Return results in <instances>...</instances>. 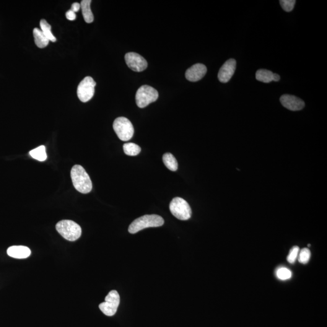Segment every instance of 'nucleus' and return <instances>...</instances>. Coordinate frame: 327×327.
Instances as JSON below:
<instances>
[{
  "mask_svg": "<svg viewBox=\"0 0 327 327\" xmlns=\"http://www.w3.org/2000/svg\"><path fill=\"white\" fill-rule=\"evenodd\" d=\"M158 97V91L154 88L147 85H142L136 93V105L139 108H144L157 101Z\"/></svg>",
  "mask_w": 327,
  "mask_h": 327,
  "instance_id": "20e7f679",
  "label": "nucleus"
},
{
  "mask_svg": "<svg viewBox=\"0 0 327 327\" xmlns=\"http://www.w3.org/2000/svg\"><path fill=\"white\" fill-rule=\"evenodd\" d=\"M280 80V76L279 75H277L276 74H274L273 75V80H272V81L274 82H279Z\"/></svg>",
  "mask_w": 327,
  "mask_h": 327,
  "instance_id": "bb28decb",
  "label": "nucleus"
},
{
  "mask_svg": "<svg viewBox=\"0 0 327 327\" xmlns=\"http://www.w3.org/2000/svg\"><path fill=\"white\" fill-rule=\"evenodd\" d=\"M281 105L292 111H299L305 107V103L294 95L285 94L280 98Z\"/></svg>",
  "mask_w": 327,
  "mask_h": 327,
  "instance_id": "9b49d317",
  "label": "nucleus"
},
{
  "mask_svg": "<svg viewBox=\"0 0 327 327\" xmlns=\"http://www.w3.org/2000/svg\"><path fill=\"white\" fill-rule=\"evenodd\" d=\"M66 17L67 19L70 21H74L77 18L75 13L73 12L71 9L68 10V11L66 13Z\"/></svg>",
  "mask_w": 327,
  "mask_h": 327,
  "instance_id": "393cba45",
  "label": "nucleus"
},
{
  "mask_svg": "<svg viewBox=\"0 0 327 327\" xmlns=\"http://www.w3.org/2000/svg\"><path fill=\"white\" fill-rule=\"evenodd\" d=\"M273 75V73L268 70L259 69L256 73V79L259 82L269 83L272 82Z\"/></svg>",
  "mask_w": 327,
  "mask_h": 327,
  "instance_id": "f3484780",
  "label": "nucleus"
},
{
  "mask_svg": "<svg viewBox=\"0 0 327 327\" xmlns=\"http://www.w3.org/2000/svg\"><path fill=\"white\" fill-rule=\"evenodd\" d=\"M29 154L35 160L39 162H45L47 159V154L46 152V147L45 145L36 148V149L31 150Z\"/></svg>",
  "mask_w": 327,
  "mask_h": 327,
  "instance_id": "a211bd4d",
  "label": "nucleus"
},
{
  "mask_svg": "<svg viewBox=\"0 0 327 327\" xmlns=\"http://www.w3.org/2000/svg\"><path fill=\"white\" fill-rule=\"evenodd\" d=\"M56 229L64 239L75 241L80 238L82 230L77 223L71 220H63L57 223Z\"/></svg>",
  "mask_w": 327,
  "mask_h": 327,
  "instance_id": "7ed1b4c3",
  "label": "nucleus"
},
{
  "mask_svg": "<svg viewBox=\"0 0 327 327\" xmlns=\"http://www.w3.org/2000/svg\"><path fill=\"white\" fill-rule=\"evenodd\" d=\"M207 67L202 64L193 65L186 72V79L191 82H196L201 80L207 73Z\"/></svg>",
  "mask_w": 327,
  "mask_h": 327,
  "instance_id": "f8f14e48",
  "label": "nucleus"
},
{
  "mask_svg": "<svg viewBox=\"0 0 327 327\" xmlns=\"http://www.w3.org/2000/svg\"><path fill=\"white\" fill-rule=\"evenodd\" d=\"M298 260L301 264H305L310 260L311 253L307 248H302L298 254Z\"/></svg>",
  "mask_w": 327,
  "mask_h": 327,
  "instance_id": "4be33fe9",
  "label": "nucleus"
},
{
  "mask_svg": "<svg viewBox=\"0 0 327 327\" xmlns=\"http://www.w3.org/2000/svg\"><path fill=\"white\" fill-rule=\"evenodd\" d=\"M113 127L114 131L122 141H129L134 136V126L131 122L125 117L116 118L113 122Z\"/></svg>",
  "mask_w": 327,
  "mask_h": 327,
  "instance_id": "423d86ee",
  "label": "nucleus"
},
{
  "mask_svg": "<svg viewBox=\"0 0 327 327\" xmlns=\"http://www.w3.org/2000/svg\"><path fill=\"white\" fill-rule=\"evenodd\" d=\"M163 160L164 164L168 169L173 171V172L177 170L178 167V162L173 155L170 154V153H167V154L163 155Z\"/></svg>",
  "mask_w": 327,
  "mask_h": 327,
  "instance_id": "dca6fc26",
  "label": "nucleus"
},
{
  "mask_svg": "<svg viewBox=\"0 0 327 327\" xmlns=\"http://www.w3.org/2000/svg\"><path fill=\"white\" fill-rule=\"evenodd\" d=\"M126 63L132 71L142 72L147 69V62L140 54L135 53H129L125 55Z\"/></svg>",
  "mask_w": 327,
  "mask_h": 327,
  "instance_id": "1a4fd4ad",
  "label": "nucleus"
},
{
  "mask_svg": "<svg viewBox=\"0 0 327 327\" xmlns=\"http://www.w3.org/2000/svg\"><path fill=\"white\" fill-rule=\"evenodd\" d=\"M91 2H92L91 0H82L80 4L83 18L87 23H92L94 20V17L90 8Z\"/></svg>",
  "mask_w": 327,
  "mask_h": 327,
  "instance_id": "4468645a",
  "label": "nucleus"
},
{
  "mask_svg": "<svg viewBox=\"0 0 327 327\" xmlns=\"http://www.w3.org/2000/svg\"><path fill=\"white\" fill-rule=\"evenodd\" d=\"M236 67V61L235 59H230L225 62L218 72V78L219 82L222 83L229 82L234 74Z\"/></svg>",
  "mask_w": 327,
  "mask_h": 327,
  "instance_id": "9d476101",
  "label": "nucleus"
},
{
  "mask_svg": "<svg viewBox=\"0 0 327 327\" xmlns=\"http://www.w3.org/2000/svg\"><path fill=\"white\" fill-rule=\"evenodd\" d=\"M164 224V220L157 215H147L137 218L129 225V232L135 234L145 228L158 227Z\"/></svg>",
  "mask_w": 327,
  "mask_h": 327,
  "instance_id": "f03ea898",
  "label": "nucleus"
},
{
  "mask_svg": "<svg viewBox=\"0 0 327 327\" xmlns=\"http://www.w3.org/2000/svg\"><path fill=\"white\" fill-rule=\"evenodd\" d=\"M80 8H81V5L79 2H74L72 4L71 10L75 13L79 12Z\"/></svg>",
  "mask_w": 327,
  "mask_h": 327,
  "instance_id": "a878e982",
  "label": "nucleus"
},
{
  "mask_svg": "<svg viewBox=\"0 0 327 327\" xmlns=\"http://www.w3.org/2000/svg\"><path fill=\"white\" fill-rule=\"evenodd\" d=\"M170 210L173 216L180 220H188L191 216V210L188 202L179 197L173 198L171 201Z\"/></svg>",
  "mask_w": 327,
  "mask_h": 327,
  "instance_id": "39448f33",
  "label": "nucleus"
},
{
  "mask_svg": "<svg viewBox=\"0 0 327 327\" xmlns=\"http://www.w3.org/2000/svg\"><path fill=\"white\" fill-rule=\"evenodd\" d=\"M123 150L124 153L129 156H136L141 152V147L136 144L129 142V143L124 144L123 145Z\"/></svg>",
  "mask_w": 327,
  "mask_h": 327,
  "instance_id": "aec40b11",
  "label": "nucleus"
},
{
  "mask_svg": "<svg viewBox=\"0 0 327 327\" xmlns=\"http://www.w3.org/2000/svg\"><path fill=\"white\" fill-rule=\"evenodd\" d=\"M300 252V248L298 246H294L291 249L289 255L287 257V261L290 264L295 263L296 259H297Z\"/></svg>",
  "mask_w": 327,
  "mask_h": 327,
  "instance_id": "b1692460",
  "label": "nucleus"
},
{
  "mask_svg": "<svg viewBox=\"0 0 327 327\" xmlns=\"http://www.w3.org/2000/svg\"><path fill=\"white\" fill-rule=\"evenodd\" d=\"M96 82L92 77H87L80 83L77 89V95L80 101L86 103L92 99L95 93Z\"/></svg>",
  "mask_w": 327,
  "mask_h": 327,
  "instance_id": "6e6552de",
  "label": "nucleus"
},
{
  "mask_svg": "<svg viewBox=\"0 0 327 327\" xmlns=\"http://www.w3.org/2000/svg\"><path fill=\"white\" fill-rule=\"evenodd\" d=\"M279 2L282 9L287 12L292 11L296 4L295 0H281Z\"/></svg>",
  "mask_w": 327,
  "mask_h": 327,
  "instance_id": "5701e85b",
  "label": "nucleus"
},
{
  "mask_svg": "<svg viewBox=\"0 0 327 327\" xmlns=\"http://www.w3.org/2000/svg\"><path fill=\"white\" fill-rule=\"evenodd\" d=\"M7 253L12 258L16 259H25L30 255L31 251L26 246L14 245L10 246L7 249Z\"/></svg>",
  "mask_w": 327,
  "mask_h": 327,
  "instance_id": "ddd939ff",
  "label": "nucleus"
},
{
  "mask_svg": "<svg viewBox=\"0 0 327 327\" xmlns=\"http://www.w3.org/2000/svg\"><path fill=\"white\" fill-rule=\"evenodd\" d=\"M71 175L73 185L77 191L83 194L89 193L92 191V181L82 165H74L72 168Z\"/></svg>",
  "mask_w": 327,
  "mask_h": 327,
  "instance_id": "f257e3e1",
  "label": "nucleus"
},
{
  "mask_svg": "<svg viewBox=\"0 0 327 327\" xmlns=\"http://www.w3.org/2000/svg\"><path fill=\"white\" fill-rule=\"evenodd\" d=\"M33 34L34 36L35 45L39 48H45L48 45L49 40L44 34L42 31L39 29V28H35L33 30Z\"/></svg>",
  "mask_w": 327,
  "mask_h": 327,
  "instance_id": "2eb2a0df",
  "label": "nucleus"
},
{
  "mask_svg": "<svg viewBox=\"0 0 327 327\" xmlns=\"http://www.w3.org/2000/svg\"><path fill=\"white\" fill-rule=\"evenodd\" d=\"M276 274L277 278L282 281L289 279L292 276V272L285 267H280L277 270Z\"/></svg>",
  "mask_w": 327,
  "mask_h": 327,
  "instance_id": "412c9836",
  "label": "nucleus"
},
{
  "mask_svg": "<svg viewBox=\"0 0 327 327\" xmlns=\"http://www.w3.org/2000/svg\"><path fill=\"white\" fill-rule=\"evenodd\" d=\"M40 27L41 28V31H42L44 34H45L49 41H52V42H55L56 41V38L51 32V26L49 25L45 20H41L40 21Z\"/></svg>",
  "mask_w": 327,
  "mask_h": 327,
  "instance_id": "6ab92c4d",
  "label": "nucleus"
},
{
  "mask_svg": "<svg viewBox=\"0 0 327 327\" xmlns=\"http://www.w3.org/2000/svg\"><path fill=\"white\" fill-rule=\"evenodd\" d=\"M120 303V297L117 291L111 290L105 298V302L100 303L99 308L105 315H115Z\"/></svg>",
  "mask_w": 327,
  "mask_h": 327,
  "instance_id": "0eeeda50",
  "label": "nucleus"
}]
</instances>
